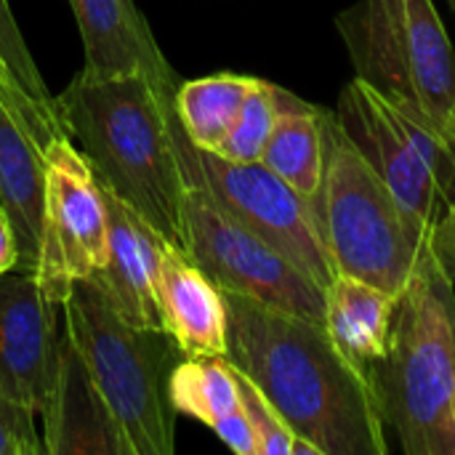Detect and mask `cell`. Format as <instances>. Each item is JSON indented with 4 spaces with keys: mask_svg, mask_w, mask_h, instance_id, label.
<instances>
[{
    "mask_svg": "<svg viewBox=\"0 0 455 455\" xmlns=\"http://www.w3.org/2000/svg\"><path fill=\"white\" fill-rule=\"evenodd\" d=\"M40 453H45V448L35 429V413L8 397L0 387V455Z\"/></svg>",
    "mask_w": 455,
    "mask_h": 455,
    "instance_id": "obj_24",
    "label": "cell"
},
{
    "mask_svg": "<svg viewBox=\"0 0 455 455\" xmlns=\"http://www.w3.org/2000/svg\"><path fill=\"white\" fill-rule=\"evenodd\" d=\"M357 77L411 104L455 144V51L432 0H360L339 16Z\"/></svg>",
    "mask_w": 455,
    "mask_h": 455,
    "instance_id": "obj_6",
    "label": "cell"
},
{
    "mask_svg": "<svg viewBox=\"0 0 455 455\" xmlns=\"http://www.w3.org/2000/svg\"><path fill=\"white\" fill-rule=\"evenodd\" d=\"M0 53L21 91V96L27 99V104L32 107V112L37 115V120L43 123V128L48 131L51 139L56 136H67L61 117H59V107H56V96H51L27 43L24 35L19 29V21L11 11V0H0Z\"/></svg>",
    "mask_w": 455,
    "mask_h": 455,
    "instance_id": "obj_21",
    "label": "cell"
},
{
    "mask_svg": "<svg viewBox=\"0 0 455 455\" xmlns=\"http://www.w3.org/2000/svg\"><path fill=\"white\" fill-rule=\"evenodd\" d=\"M277 120V104H275V83H267L256 77L253 91L248 93L240 115L235 117L227 139L216 149L227 160L237 163H256L264 155V147L272 136Z\"/></svg>",
    "mask_w": 455,
    "mask_h": 455,
    "instance_id": "obj_22",
    "label": "cell"
},
{
    "mask_svg": "<svg viewBox=\"0 0 455 455\" xmlns=\"http://www.w3.org/2000/svg\"><path fill=\"white\" fill-rule=\"evenodd\" d=\"M101 192L109 216V256L96 277L115 309L133 328L165 331L157 283L168 240L107 187Z\"/></svg>",
    "mask_w": 455,
    "mask_h": 455,
    "instance_id": "obj_13",
    "label": "cell"
},
{
    "mask_svg": "<svg viewBox=\"0 0 455 455\" xmlns=\"http://www.w3.org/2000/svg\"><path fill=\"white\" fill-rule=\"evenodd\" d=\"M448 3H451V8H453V11H455V0H448Z\"/></svg>",
    "mask_w": 455,
    "mask_h": 455,
    "instance_id": "obj_29",
    "label": "cell"
},
{
    "mask_svg": "<svg viewBox=\"0 0 455 455\" xmlns=\"http://www.w3.org/2000/svg\"><path fill=\"white\" fill-rule=\"evenodd\" d=\"M61 312L125 455L173 453L176 408L168 381L184 357L176 341L165 331L133 328L115 309L96 275L72 285Z\"/></svg>",
    "mask_w": 455,
    "mask_h": 455,
    "instance_id": "obj_4",
    "label": "cell"
},
{
    "mask_svg": "<svg viewBox=\"0 0 455 455\" xmlns=\"http://www.w3.org/2000/svg\"><path fill=\"white\" fill-rule=\"evenodd\" d=\"M157 299L163 328L184 357H227V304L221 288L176 245H165Z\"/></svg>",
    "mask_w": 455,
    "mask_h": 455,
    "instance_id": "obj_14",
    "label": "cell"
},
{
    "mask_svg": "<svg viewBox=\"0 0 455 455\" xmlns=\"http://www.w3.org/2000/svg\"><path fill=\"white\" fill-rule=\"evenodd\" d=\"M336 120L400 200L408 216L421 229L432 232V227L448 211L451 200L435 171L405 136L387 96L355 75V80L339 96Z\"/></svg>",
    "mask_w": 455,
    "mask_h": 455,
    "instance_id": "obj_10",
    "label": "cell"
},
{
    "mask_svg": "<svg viewBox=\"0 0 455 455\" xmlns=\"http://www.w3.org/2000/svg\"><path fill=\"white\" fill-rule=\"evenodd\" d=\"M0 203L11 216L19 267L37 264L45 219V157L32 131L11 112L0 93Z\"/></svg>",
    "mask_w": 455,
    "mask_h": 455,
    "instance_id": "obj_16",
    "label": "cell"
},
{
    "mask_svg": "<svg viewBox=\"0 0 455 455\" xmlns=\"http://www.w3.org/2000/svg\"><path fill=\"white\" fill-rule=\"evenodd\" d=\"M368 379L403 453L455 455V283L429 237L397 299L389 349Z\"/></svg>",
    "mask_w": 455,
    "mask_h": 455,
    "instance_id": "obj_3",
    "label": "cell"
},
{
    "mask_svg": "<svg viewBox=\"0 0 455 455\" xmlns=\"http://www.w3.org/2000/svg\"><path fill=\"white\" fill-rule=\"evenodd\" d=\"M40 419L48 455H125L112 416L64 323Z\"/></svg>",
    "mask_w": 455,
    "mask_h": 455,
    "instance_id": "obj_12",
    "label": "cell"
},
{
    "mask_svg": "<svg viewBox=\"0 0 455 455\" xmlns=\"http://www.w3.org/2000/svg\"><path fill=\"white\" fill-rule=\"evenodd\" d=\"M176 88L144 72L99 75L83 67L56 107L99 184L184 251L187 179L173 139Z\"/></svg>",
    "mask_w": 455,
    "mask_h": 455,
    "instance_id": "obj_2",
    "label": "cell"
},
{
    "mask_svg": "<svg viewBox=\"0 0 455 455\" xmlns=\"http://www.w3.org/2000/svg\"><path fill=\"white\" fill-rule=\"evenodd\" d=\"M221 293L227 360L261 389L296 437L323 455L389 453L371 379L341 355L325 323Z\"/></svg>",
    "mask_w": 455,
    "mask_h": 455,
    "instance_id": "obj_1",
    "label": "cell"
},
{
    "mask_svg": "<svg viewBox=\"0 0 455 455\" xmlns=\"http://www.w3.org/2000/svg\"><path fill=\"white\" fill-rule=\"evenodd\" d=\"M59 309L32 267L0 275V387L35 416L45 405L56 365Z\"/></svg>",
    "mask_w": 455,
    "mask_h": 455,
    "instance_id": "obj_11",
    "label": "cell"
},
{
    "mask_svg": "<svg viewBox=\"0 0 455 455\" xmlns=\"http://www.w3.org/2000/svg\"><path fill=\"white\" fill-rule=\"evenodd\" d=\"M0 93H3V99H5V104L11 107V112L32 131V136L40 141V147H45L48 141H51V136H48V131L43 128V123L37 120V115L32 112V107L27 104V99L21 96V91H19V85H16V80H13V75H11V69H8V64H5V59H3V53H0Z\"/></svg>",
    "mask_w": 455,
    "mask_h": 455,
    "instance_id": "obj_25",
    "label": "cell"
},
{
    "mask_svg": "<svg viewBox=\"0 0 455 455\" xmlns=\"http://www.w3.org/2000/svg\"><path fill=\"white\" fill-rule=\"evenodd\" d=\"M397 299L349 275H336L325 288V328L341 355L365 376L389 349Z\"/></svg>",
    "mask_w": 455,
    "mask_h": 455,
    "instance_id": "obj_18",
    "label": "cell"
},
{
    "mask_svg": "<svg viewBox=\"0 0 455 455\" xmlns=\"http://www.w3.org/2000/svg\"><path fill=\"white\" fill-rule=\"evenodd\" d=\"M453 416H455V397H453Z\"/></svg>",
    "mask_w": 455,
    "mask_h": 455,
    "instance_id": "obj_30",
    "label": "cell"
},
{
    "mask_svg": "<svg viewBox=\"0 0 455 455\" xmlns=\"http://www.w3.org/2000/svg\"><path fill=\"white\" fill-rule=\"evenodd\" d=\"M429 245L443 272L455 283V200L429 232Z\"/></svg>",
    "mask_w": 455,
    "mask_h": 455,
    "instance_id": "obj_26",
    "label": "cell"
},
{
    "mask_svg": "<svg viewBox=\"0 0 455 455\" xmlns=\"http://www.w3.org/2000/svg\"><path fill=\"white\" fill-rule=\"evenodd\" d=\"M291 455H323L320 448L304 437H293V445H291Z\"/></svg>",
    "mask_w": 455,
    "mask_h": 455,
    "instance_id": "obj_28",
    "label": "cell"
},
{
    "mask_svg": "<svg viewBox=\"0 0 455 455\" xmlns=\"http://www.w3.org/2000/svg\"><path fill=\"white\" fill-rule=\"evenodd\" d=\"M45 219L37 253V280L53 304H64L77 280L107 267L109 216L99 179L69 136L43 147Z\"/></svg>",
    "mask_w": 455,
    "mask_h": 455,
    "instance_id": "obj_9",
    "label": "cell"
},
{
    "mask_svg": "<svg viewBox=\"0 0 455 455\" xmlns=\"http://www.w3.org/2000/svg\"><path fill=\"white\" fill-rule=\"evenodd\" d=\"M184 253L221 288L267 307L325 323V288L275 245L221 211L203 189L187 184Z\"/></svg>",
    "mask_w": 455,
    "mask_h": 455,
    "instance_id": "obj_8",
    "label": "cell"
},
{
    "mask_svg": "<svg viewBox=\"0 0 455 455\" xmlns=\"http://www.w3.org/2000/svg\"><path fill=\"white\" fill-rule=\"evenodd\" d=\"M277 120L261 163L317 208L325 171V109L275 85Z\"/></svg>",
    "mask_w": 455,
    "mask_h": 455,
    "instance_id": "obj_19",
    "label": "cell"
},
{
    "mask_svg": "<svg viewBox=\"0 0 455 455\" xmlns=\"http://www.w3.org/2000/svg\"><path fill=\"white\" fill-rule=\"evenodd\" d=\"M237 376V392H240V405L243 413L253 429L259 455H291L293 445V429L285 424V419L275 411V405L261 395V389L235 368Z\"/></svg>",
    "mask_w": 455,
    "mask_h": 455,
    "instance_id": "obj_23",
    "label": "cell"
},
{
    "mask_svg": "<svg viewBox=\"0 0 455 455\" xmlns=\"http://www.w3.org/2000/svg\"><path fill=\"white\" fill-rule=\"evenodd\" d=\"M173 139L189 187L203 189L221 211L275 245L320 288L331 285L336 267L320 229L317 208L309 200L261 160L237 163L192 144L179 115L173 117Z\"/></svg>",
    "mask_w": 455,
    "mask_h": 455,
    "instance_id": "obj_7",
    "label": "cell"
},
{
    "mask_svg": "<svg viewBox=\"0 0 455 455\" xmlns=\"http://www.w3.org/2000/svg\"><path fill=\"white\" fill-rule=\"evenodd\" d=\"M317 216L336 275L365 280L395 296L403 293L429 232L408 216L347 136L336 112L325 115V171Z\"/></svg>",
    "mask_w": 455,
    "mask_h": 455,
    "instance_id": "obj_5",
    "label": "cell"
},
{
    "mask_svg": "<svg viewBox=\"0 0 455 455\" xmlns=\"http://www.w3.org/2000/svg\"><path fill=\"white\" fill-rule=\"evenodd\" d=\"M168 395L176 413L197 419L237 455H259L243 413L235 365L227 357H181L171 371Z\"/></svg>",
    "mask_w": 455,
    "mask_h": 455,
    "instance_id": "obj_17",
    "label": "cell"
},
{
    "mask_svg": "<svg viewBox=\"0 0 455 455\" xmlns=\"http://www.w3.org/2000/svg\"><path fill=\"white\" fill-rule=\"evenodd\" d=\"M13 267H19V243H16L11 216L0 203V275L13 269Z\"/></svg>",
    "mask_w": 455,
    "mask_h": 455,
    "instance_id": "obj_27",
    "label": "cell"
},
{
    "mask_svg": "<svg viewBox=\"0 0 455 455\" xmlns=\"http://www.w3.org/2000/svg\"><path fill=\"white\" fill-rule=\"evenodd\" d=\"M256 77L248 75H208L200 80H189L176 88L173 104L181 128L189 141L216 152L227 139L235 117L240 115L248 93L253 91Z\"/></svg>",
    "mask_w": 455,
    "mask_h": 455,
    "instance_id": "obj_20",
    "label": "cell"
},
{
    "mask_svg": "<svg viewBox=\"0 0 455 455\" xmlns=\"http://www.w3.org/2000/svg\"><path fill=\"white\" fill-rule=\"evenodd\" d=\"M85 51V69L99 75L144 72L176 83L147 19L133 0H69Z\"/></svg>",
    "mask_w": 455,
    "mask_h": 455,
    "instance_id": "obj_15",
    "label": "cell"
}]
</instances>
